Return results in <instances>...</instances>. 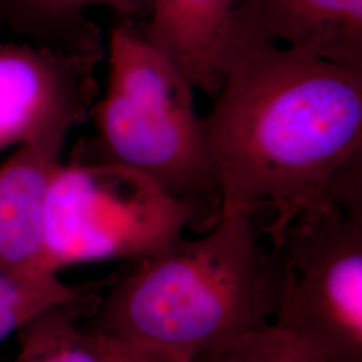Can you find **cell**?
I'll return each instance as SVG.
<instances>
[{"mask_svg": "<svg viewBox=\"0 0 362 362\" xmlns=\"http://www.w3.org/2000/svg\"><path fill=\"white\" fill-rule=\"evenodd\" d=\"M235 8L236 0H149L148 18L139 25L194 89L214 98L224 57L238 34Z\"/></svg>", "mask_w": 362, "mask_h": 362, "instance_id": "9", "label": "cell"}, {"mask_svg": "<svg viewBox=\"0 0 362 362\" xmlns=\"http://www.w3.org/2000/svg\"><path fill=\"white\" fill-rule=\"evenodd\" d=\"M66 137L52 133L23 144L0 167V272L59 278L47 258L46 206Z\"/></svg>", "mask_w": 362, "mask_h": 362, "instance_id": "7", "label": "cell"}, {"mask_svg": "<svg viewBox=\"0 0 362 362\" xmlns=\"http://www.w3.org/2000/svg\"><path fill=\"white\" fill-rule=\"evenodd\" d=\"M240 34L362 69V0H236Z\"/></svg>", "mask_w": 362, "mask_h": 362, "instance_id": "8", "label": "cell"}, {"mask_svg": "<svg viewBox=\"0 0 362 362\" xmlns=\"http://www.w3.org/2000/svg\"><path fill=\"white\" fill-rule=\"evenodd\" d=\"M257 220L220 212L121 276L94 311L91 332L194 362L272 325L274 258Z\"/></svg>", "mask_w": 362, "mask_h": 362, "instance_id": "2", "label": "cell"}, {"mask_svg": "<svg viewBox=\"0 0 362 362\" xmlns=\"http://www.w3.org/2000/svg\"><path fill=\"white\" fill-rule=\"evenodd\" d=\"M194 362H326L293 337L267 326L242 337Z\"/></svg>", "mask_w": 362, "mask_h": 362, "instance_id": "12", "label": "cell"}, {"mask_svg": "<svg viewBox=\"0 0 362 362\" xmlns=\"http://www.w3.org/2000/svg\"><path fill=\"white\" fill-rule=\"evenodd\" d=\"M98 58L90 43L71 50L0 45V152L65 134L90 113Z\"/></svg>", "mask_w": 362, "mask_h": 362, "instance_id": "6", "label": "cell"}, {"mask_svg": "<svg viewBox=\"0 0 362 362\" xmlns=\"http://www.w3.org/2000/svg\"><path fill=\"white\" fill-rule=\"evenodd\" d=\"M272 252V326L326 362H362V209L302 215Z\"/></svg>", "mask_w": 362, "mask_h": 362, "instance_id": "4", "label": "cell"}, {"mask_svg": "<svg viewBox=\"0 0 362 362\" xmlns=\"http://www.w3.org/2000/svg\"><path fill=\"white\" fill-rule=\"evenodd\" d=\"M203 117L220 212L286 227L330 207L362 209V69L238 33Z\"/></svg>", "mask_w": 362, "mask_h": 362, "instance_id": "1", "label": "cell"}, {"mask_svg": "<svg viewBox=\"0 0 362 362\" xmlns=\"http://www.w3.org/2000/svg\"><path fill=\"white\" fill-rule=\"evenodd\" d=\"M94 298L64 284L52 281H31L0 272V344L18 333L39 313L61 305L94 306Z\"/></svg>", "mask_w": 362, "mask_h": 362, "instance_id": "11", "label": "cell"}, {"mask_svg": "<svg viewBox=\"0 0 362 362\" xmlns=\"http://www.w3.org/2000/svg\"><path fill=\"white\" fill-rule=\"evenodd\" d=\"M81 11L89 6H105L122 16L146 19L149 13V0H71Z\"/></svg>", "mask_w": 362, "mask_h": 362, "instance_id": "14", "label": "cell"}, {"mask_svg": "<svg viewBox=\"0 0 362 362\" xmlns=\"http://www.w3.org/2000/svg\"><path fill=\"white\" fill-rule=\"evenodd\" d=\"M192 90L180 71L153 69L106 89L90 113L103 158L220 215L219 187Z\"/></svg>", "mask_w": 362, "mask_h": 362, "instance_id": "5", "label": "cell"}, {"mask_svg": "<svg viewBox=\"0 0 362 362\" xmlns=\"http://www.w3.org/2000/svg\"><path fill=\"white\" fill-rule=\"evenodd\" d=\"M97 306L61 305L39 313L18 332L13 362H105L95 334L78 324Z\"/></svg>", "mask_w": 362, "mask_h": 362, "instance_id": "10", "label": "cell"}, {"mask_svg": "<svg viewBox=\"0 0 362 362\" xmlns=\"http://www.w3.org/2000/svg\"><path fill=\"white\" fill-rule=\"evenodd\" d=\"M220 215L176 197L136 169L101 158L58 167L46 206V247L54 272L101 260L151 257Z\"/></svg>", "mask_w": 362, "mask_h": 362, "instance_id": "3", "label": "cell"}, {"mask_svg": "<svg viewBox=\"0 0 362 362\" xmlns=\"http://www.w3.org/2000/svg\"><path fill=\"white\" fill-rule=\"evenodd\" d=\"M93 333L95 334L105 362H179L155 350L134 346L95 332Z\"/></svg>", "mask_w": 362, "mask_h": 362, "instance_id": "13", "label": "cell"}, {"mask_svg": "<svg viewBox=\"0 0 362 362\" xmlns=\"http://www.w3.org/2000/svg\"><path fill=\"white\" fill-rule=\"evenodd\" d=\"M33 1H35L43 8H47L54 13H64L67 16L69 15L77 16L81 13L71 0H33Z\"/></svg>", "mask_w": 362, "mask_h": 362, "instance_id": "15", "label": "cell"}]
</instances>
